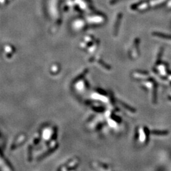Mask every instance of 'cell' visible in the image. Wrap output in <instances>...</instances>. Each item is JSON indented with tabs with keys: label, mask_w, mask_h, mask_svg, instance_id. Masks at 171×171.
Returning a JSON list of instances; mask_svg holds the SVG:
<instances>
[{
	"label": "cell",
	"mask_w": 171,
	"mask_h": 171,
	"mask_svg": "<svg viewBox=\"0 0 171 171\" xmlns=\"http://www.w3.org/2000/svg\"><path fill=\"white\" fill-rule=\"evenodd\" d=\"M150 134V131L148 127L145 126L137 127L135 130V140L141 145H145L148 141Z\"/></svg>",
	"instance_id": "obj_1"
},
{
	"label": "cell",
	"mask_w": 171,
	"mask_h": 171,
	"mask_svg": "<svg viewBox=\"0 0 171 171\" xmlns=\"http://www.w3.org/2000/svg\"><path fill=\"white\" fill-rule=\"evenodd\" d=\"M141 86L143 87V89H145L151 93V94L152 95V97H151L152 101L155 102L156 101L155 100H156V86L155 81H153V80H150V78L143 81L141 82Z\"/></svg>",
	"instance_id": "obj_2"
},
{
	"label": "cell",
	"mask_w": 171,
	"mask_h": 171,
	"mask_svg": "<svg viewBox=\"0 0 171 171\" xmlns=\"http://www.w3.org/2000/svg\"><path fill=\"white\" fill-rule=\"evenodd\" d=\"M156 74L160 77H166L168 74V66L166 63H158L155 65L154 68Z\"/></svg>",
	"instance_id": "obj_3"
},
{
	"label": "cell",
	"mask_w": 171,
	"mask_h": 171,
	"mask_svg": "<svg viewBox=\"0 0 171 171\" xmlns=\"http://www.w3.org/2000/svg\"><path fill=\"white\" fill-rule=\"evenodd\" d=\"M132 77L134 79H137L138 81H145L150 78V73L147 71L143 70H135L132 72Z\"/></svg>",
	"instance_id": "obj_4"
},
{
	"label": "cell",
	"mask_w": 171,
	"mask_h": 171,
	"mask_svg": "<svg viewBox=\"0 0 171 171\" xmlns=\"http://www.w3.org/2000/svg\"><path fill=\"white\" fill-rule=\"evenodd\" d=\"M129 56L132 60H136L139 57V51L137 44H134V46L131 48Z\"/></svg>",
	"instance_id": "obj_5"
},
{
	"label": "cell",
	"mask_w": 171,
	"mask_h": 171,
	"mask_svg": "<svg viewBox=\"0 0 171 171\" xmlns=\"http://www.w3.org/2000/svg\"><path fill=\"white\" fill-rule=\"evenodd\" d=\"M150 133L156 136H166L169 134V131L167 130H153Z\"/></svg>",
	"instance_id": "obj_6"
}]
</instances>
